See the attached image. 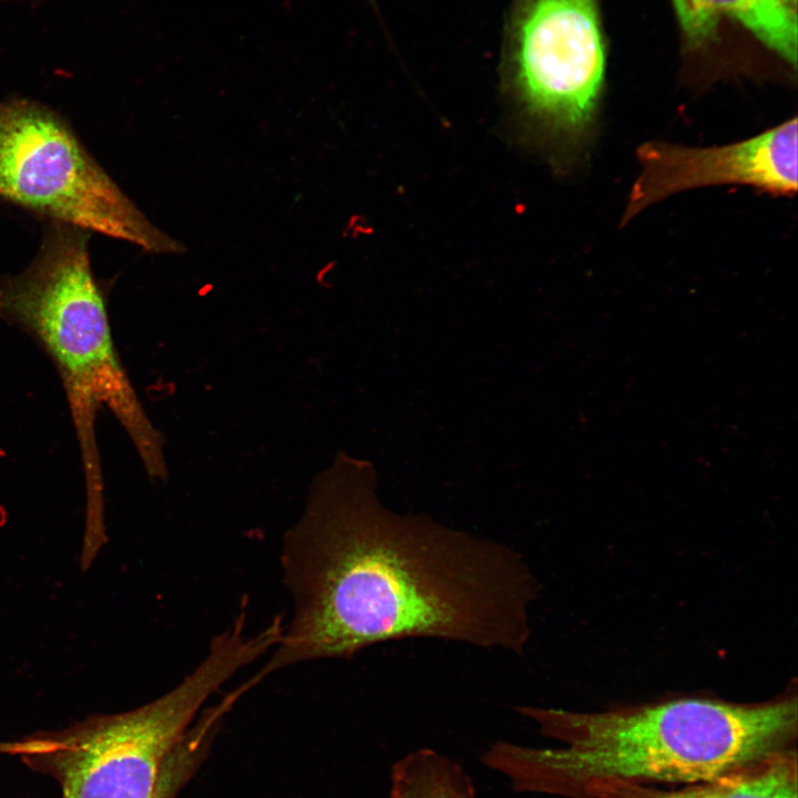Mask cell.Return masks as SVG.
Wrapping results in <instances>:
<instances>
[{
    "label": "cell",
    "mask_w": 798,
    "mask_h": 798,
    "mask_svg": "<svg viewBox=\"0 0 798 798\" xmlns=\"http://www.w3.org/2000/svg\"><path fill=\"white\" fill-rule=\"evenodd\" d=\"M354 461L311 482L280 555L294 616L254 676L351 658L388 641L436 638L523 656L541 584L512 546L377 499Z\"/></svg>",
    "instance_id": "obj_1"
},
{
    "label": "cell",
    "mask_w": 798,
    "mask_h": 798,
    "mask_svg": "<svg viewBox=\"0 0 798 798\" xmlns=\"http://www.w3.org/2000/svg\"><path fill=\"white\" fill-rule=\"evenodd\" d=\"M559 748L497 743L484 763L514 789L585 797L604 782L707 784L785 749L797 698L739 705L682 698L602 713L516 707Z\"/></svg>",
    "instance_id": "obj_2"
},
{
    "label": "cell",
    "mask_w": 798,
    "mask_h": 798,
    "mask_svg": "<svg viewBox=\"0 0 798 798\" xmlns=\"http://www.w3.org/2000/svg\"><path fill=\"white\" fill-rule=\"evenodd\" d=\"M88 238L84 229L52 222L32 263L17 275L0 277V319L29 335L57 368L82 457L99 453L94 421L105 408L125 430L149 477L164 481L163 437L117 354Z\"/></svg>",
    "instance_id": "obj_3"
},
{
    "label": "cell",
    "mask_w": 798,
    "mask_h": 798,
    "mask_svg": "<svg viewBox=\"0 0 798 798\" xmlns=\"http://www.w3.org/2000/svg\"><path fill=\"white\" fill-rule=\"evenodd\" d=\"M245 620L242 610L229 628L213 637L202 663L160 698L28 738L19 744L20 753L58 780L64 798H152L164 764L204 703L279 642L278 622L247 635Z\"/></svg>",
    "instance_id": "obj_4"
},
{
    "label": "cell",
    "mask_w": 798,
    "mask_h": 798,
    "mask_svg": "<svg viewBox=\"0 0 798 798\" xmlns=\"http://www.w3.org/2000/svg\"><path fill=\"white\" fill-rule=\"evenodd\" d=\"M0 197L151 253L185 249L143 215L60 115L33 101L0 103Z\"/></svg>",
    "instance_id": "obj_5"
},
{
    "label": "cell",
    "mask_w": 798,
    "mask_h": 798,
    "mask_svg": "<svg viewBox=\"0 0 798 798\" xmlns=\"http://www.w3.org/2000/svg\"><path fill=\"white\" fill-rule=\"evenodd\" d=\"M512 57L526 111L554 135L582 143L593 127L605 73L596 0H522Z\"/></svg>",
    "instance_id": "obj_6"
},
{
    "label": "cell",
    "mask_w": 798,
    "mask_h": 798,
    "mask_svg": "<svg viewBox=\"0 0 798 798\" xmlns=\"http://www.w3.org/2000/svg\"><path fill=\"white\" fill-rule=\"evenodd\" d=\"M641 173L623 224L661 200L688 188L739 184L773 195L797 191V119L743 142L707 149L647 142L637 150Z\"/></svg>",
    "instance_id": "obj_7"
},
{
    "label": "cell",
    "mask_w": 798,
    "mask_h": 798,
    "mask_svg": "<svg viewBox=\"0 0 798 798\" xmlns=\"http://www.w3.org/2000/svg\"><path fill=\"white\" fill-rule=\"evenodd\" d=\"M673 4L692 49L713 41L719 22L726 18L796 68L797 0H673Z\"/></svg>",
    "instance_id": "obj_8"
},
{
    "label": "cell",
    "mask_w": 798,
    "mask_h": 798,
    "mask_svg": "<svg viewBox=\"0 0 798 798\" xmlns=\"http://www.w3.org/2000/svg\"><path fill=\"white\" fill-rule=\"evenodd\" d=\"M389 798H473L462 770L430 749L407 755L391 771Z\"/></svg>",
    "instance_id": "obj_9"
},
{
    "label": "cell",
    "mask_w": 798,
    "mask_h": 798,
    "mask_svg": "<svg viewBox=\"0 0 798 798\" xmlns=\"http://www.w3.org/2000/svg\"><path fill=\"white\" fill-rule=\"evenodd\" d=\"M723 798H798L796 754L782 749L729 775Z\"/></svg>",
    "instance_id": "obj_10"
},
{
    "label": "cell",
    "mask_w": 798,
    "mask_h": 798,
    "mask_svg": "<svg viewBox=\"0 0 798 798\" xmlns=\"http://www.w3.org/2000/svg\"><path fill=\"white\" fill-rule=\"evenodd\" d=\"M727 777L707 784L692 785L677 791L649 789L636 782L614 781L592 787L585 797L597 798H723Z\"/></svg>",
    "instance_id": "obj_11"
},
{
    "label": "cell",
    "mask_w": 798,
    "mask_h": 798,
    "mask_svg": "<svg viewBox=\"0 0 798 798\" xmlns=\"http://www.w3.org/2000/svg\"><path fill=\"white\" fill-rule=\"evenodd\" d=\"M203 746L194 736L185 737L163 766L152 798H173L194 766V757Z\"/></svg>",
    "instance_id": "obj_12"
}]
</instances>
